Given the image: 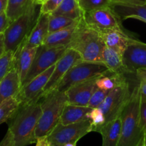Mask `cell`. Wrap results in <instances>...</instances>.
I'll return each mask as SVG.
<instances>
[{"mask_svg": "<svg viewBox=\"0 0 146 146\" xmlns=\"http://www.w3.org/2000/svg\"><path fill=\"white\" fill-rule=\"evenodd\" d=\"M104 46L105 44L99 32L87 25L84 17H81L67 48L76 51L83 61L104 64L102 54Z\"/></svg>", "mask_w": 146, "mask_h": 146, "instance_id": "cell-2", "label": "cell"}, {"mask_svg": "<svg viewBox=\"0 0 146 146\" xmlns=\"http://www.w3.org/2000/svg\"><path fill=\"white\" fill-rule=\"evenodd\" d=\"M103 62L113 74H128L123 64V55L105 45L103 50Z\"/></svg>", "mask_w": 146, "mask_h": 146, "instance_id": "cell-23", "label": "cell"}, {"mask_svg": "<svg viewBox=\"0 0 146 146\" xmlns=\"http://www.w3.org/2000/svg\"><path fill=\"white\" fill-rule=\"evenodd\" d=\"M41 112L38 101L20 104L9 124V130L14 136V146H27L36 143L35 131Z\"/></svg>", "mask_w": 146, "mask_h": 146, "instance_id": "cell-1", "label": "cell"}, {"mask_svg": "<svg viewBox=\"0 0 146 146\" xmlns=\"http://www.w3.org/2000/svg\"><path fill=\"white\" fill-rule=\"evenodd\" d=\"M98 133L102 135V146H118L121 134V116L106 123Z\"/></svg>", "mask_w": 146, "mask_h": 146, "instance_id": "cell-21", "label": "cell"}, {"mask_svg": "<svg viewBox=\"0 0 146 146\" xmlns=\"http://www.w3.org/2000/svg\"><path fill=\"white\" fill-rule=\"evenodd\" d=\"M108 73L111 72L104 64L82 61L68 70L56 89L61 92H66L76 84L98 78Z\"/></svg>", "mask_w": 146, "mask_h": 146, "instance_id": "cell-6", "label": "cell"}, {"mask_svg": "<svg viewBox=\"0 0 146 146\" xmlns=\"http://www.w3.org/2000/svg\"><path fill=\"white\" fill-rule=\"evenodd\" d=\"M75 20L60 15L48 14V34L71 25Z\"/></svg>", "mask_w": 146, "mask_h": 146, "instance_id": "cell-27", "label": "cell"}, {"mask_svg": "<svg viewBox=\"0 0 146 146\" xmlns=\"http://www.w3.org/2000/svg\"><path fill=\"white\" fill-rule=\"evenodd\" d=\"M51 146H63V145H51Z\"/></svg>", "mask_w": 146, "mask_h": 146, "instance_id": "cell-47", "label": "cell"}, {"mask_svg": "<svg viewBox=\"0 0 146 146\" xmlns=\"http://www.w3.org/2000/svg\"><path fill=\"white\" fill-rule=\"evenodd\" d=\"M11 24V21L7 17L6 11L0 14V34H3Z\"/></svg>", "mask_w": 146, "mask_h": 146, "instance_id": "cell-35", "label": "cell"}, {"mask_svg": "<svg viewBox=\"0 0 146 146\" xmlns=\"http://www.w3.org/2000/svg\"><path fill=\"white\" fill-rule=\"evenodd\" d=\"M110 7L121 21L132 18L146 23V4H132L111 2Z\"/></svg>", "mask_w": 146, "mask_h": 146, "instance_id": "cell-17", "label": "cell"}, {"mask_svg": "<svg viewBox=\"0 0 146 146\" xmlns=\"http://www.w3.org/2000/svg\"><path fill=\"white\" fill-rule=\"evenodd\" d=\"M84 13V11L81 8L77 0H64L57 9L51 14L64 16L71 19L77 20L83 17Z\"/></svg>", "mask_w": 146, "mask_h": 146, "instance_id": "cell-24", "label": "cell"}, {"mask_svg": "<svg viewBox=\"0 0 146 146\" xmlns=\"http://www.w3.org/2000/svg\"><path fill=\"white\" fill-rule=\"evenodd\" d=\"M64 0H46L41 4L40 13L50 14L57 9Z\"/></svg>", "mask_w": 146, "mask_h": 146, "instance_id": "cell-33", "label": "cell"}, {"mask_svg": "<svg viewBox=\"0 0 146 146\" xmlns=\"http://www.w3.org/2000/svg\"><path fill=\"white\" fill-rule=\"evenodd\" d=\"M91 109L88 106L66 104L63 110L60 123L63 125H68L88 119V114Z\"/></svg>", "mask_w": 146, "mask_h": 146, "instance_id": "cell-22", "label": "cell"}, {"mask_svg": "<svg viewBox=\"0 0 146 146\" xmlns=\"http://www.w3.org/2000/svg\"><path fill=\"white\" fill-rule=\"evenodd\" d=\"M141 125L144 134L146 133V96L141 94Z\"/></svg>", "mask_w": 146, "mask_h": 146, "instance_id": "cell-34", "label": "cell"}, {"mask_svg": "<svg viewBox=\"0 0 146 146\" xmlns=\"http://www.w3.org/2000/svg\"><path fill=\"white\" fill-rule=\"evenodd\" d=\"M128 74H135L137 69L146 68V44L134 38L123 55Z\"/></svg>", "mask_w": 146, "mask_h": 146, "instance_id": "cell-13", "label": "cell"}, {"mask_svg": "<svg viewBox=\"0 0 146 146\" xmlns=\"http://www.w3.org/2000/svg\"><path fill=\"white\" fill-rule=\"evenodd\" d=\"M34 3L26 13L11 22L4 32L6 51H11L15 54L20 46L25 41L35 25L40 12H37V7Z\"/></svg>", "mask_w": 146, "mask_h": 146, "instance_id": "cell-5", "label": "cell"}, {"mask_svg": "<svg viewBox=\"0 0 146 146\" xmlns=\"http://www.w3.org/2000/svg\"><path fill=\"white\" fill-rule=\"evenodd\" d=\"M21 88V81L15 67L0 82V104L11 97H16Z\"/></svg>", "mask_w": 146, "mask_h": 146, "instance_id": "cell-19", "label": "cell"}, {"mask_svg": "<svg viewBox=\"0 0 146 146\" xmlns=\"http://www.w3.org/2000/svg\"><path fill=\"white\" fill-rule=\"evenodd\" d=\"M55 65L50 67L48 69L36 76L27 84L21 87L17 98L21 104H27L39 101L41 98V94L44 87L48 83L54 68Z\"/></svg>", "mask_w": 146, "mask_h": 146, "instance_id": "cell-12", "label": "cell"}, {"mask_svg": "<svg viewBox=\"0 0 146 146\" xmlns=\"http://www.w3.org/2000/svg\"><path fill=\"white\" fill-rule=\"evenodd\" d=\"M36 146H51V145L49 141H48V138L46 136L38 138L36 143Z\"/></svg>", "mask_w": 146, "mask_h": 146, "instance_id": "cell-39", "label": "cell"}, {"mask_svg": "<svg viewBox=\"0 0 146 146\" xmlns=\"http://www.w3.org/2000/svg\"><path fill=\"white\" fill-rule=\"evenodd\" d=\"M80 7L84 11H88L97 9L110 7L111 0H79Z\"/></svg>", "mask_w": 146, "mask_h": 146, "instance_id": "cell-31", "label": "cell"}, {"mask_svg": "<svg viewBox=\"0 0 146 146\" xmlns=\"http://www.w3.org/2000/svg\"><path fill=\"white\" fill-rule=\"evenodd\" d=\"M92 131L93 125L90 119L68 125H63L58 123L47 138L51 145L76 144L81 138Z\"/></svg>", "mask_w": 146, "mask_h": 146, "instance_id": "cell-8", "label": "cell"}, {"mask_svg": "<svg viewBox=\"0 0 146 146\" xmlns=\"http://www.w3.org/2000/svg\"><path fill=\"white\" fill-rule=\"evenodd\" d=\"M136 146H144V137L140 141V142L138 143Z\"/></svg>", "mask_w": 146, "mask_h": 146, "instance_id": "cell-43", "label": "cell"}, {"mask_svg": "<svg viewBox=\"0 0 146 146\" xmlns=\"http://www.w3.org/2000/svg\"><path fill=\"white\" fill-rule=\"evenodd\" d=\"M66 50L67 47L66 46L48 47L44 45L40 46L37 49L32 65L21 84V87L28 84L36 76L55 65Z\"/></svg>", "mask_w": 146, "mask_h": 146, "instance_id": "cell-9", "label": "cell"}, {"mask_svg": "<svg viewBox=\"0 0 146 146\" xmlns=\"http://www.w3.org/2000/svg\"><path fill=\"white\" fill-rule=\"evenodd\" d=\"M82 61L83 59L81 55L76 51L72 48H67L63 56L56 64L55 68L41 93V98L56 89L57 86L66 74L68 70L74 65Z\"/></svg>", "mask_w": 146, "mask_h": 146, "instance_id": "cell-11", "label": "cell"}, {"mask_svg": "<svg viewBox=\"0 0 146 146\" xmlns=\"http://www.w3.org/2000/svg\"><path fill=\"white\" fill-rule=\"evenodd\" d=\"M98 78L76 84L68 88L65 92L67 97V104L88 106L93 94L97 88L96 80Z\"/></svg>", "mask_w": 146, "mask_h": 146, "instance_id": "cell-14", "label": "cell"}, {"mask_svg": "<svg viewBox=\"0 0 146 146\" xmlns=\"http://www.w3.org/2000/svg\"><path fill=\"white\" fill-rule=\"evenodd\" d=\"M108 92L109 91H104V90L97 88L88 102V107L91 108H98L106 99Z\"/></svg>", "mask_w": 146, "mask_h": 146, "instance_id": "cell-32", "label": "cell"}, {"mask_svg": "<svg viewBox=\"0 0 146 146\" xmlns=\"http://www.w3.org/2000/svg\"><path fill=\"white\" fill-rule=\"evenodd\" d=\"M63 146H76V144H74V143H67L64 145Z\"/></svg>", "mask_w": 146, "mask_h": 146, "instance_id": "cell-44", "label": "cell"}, {"mask_svg": "<svg viewBox=\"0 0 146 146\" xmlns=\"http://www.w3.org/2000/svg\"><path fill=\"white\" fill-rule=\"evenodd\" d=\"M0 146H14V140L13 134L8 129L7 133L0 142Z\"/></svg>", "mask_w": 146, "mask_h": 146, "instance_id": "cell-36", "label": "cell"}, {"mask_svg": "<svg viewBox=\"0 0 146 146\" xmlns=\"http://www.w3.org/2000/svg\"><path fill=\"white\" fill-rule=\"evenodd\" d=\"M36 0H8L6 14L11 22L27 12Z\"/></svg>", "mask_w": 146, "mask_h": 146, "instance_id": "cell-25", "label": "cell"}, {"mask_svg": "<svg viewBox=\"0 0 146 146\" xmlns=\"http://www.w3.org/2000/svg\"><path fill=\"white\" fill-rule=\"evenodd\" d=\"M14 54L13 51H5L0 58V82L14 67Z\"/></svg>", "mask_w": 146, "mask_h": 146, "instance_id": "cell-29", "label": "cell"}, {"mask_svg": "<svg viewBox=\"0 0 146 146\" xmlns=\"http://www.w3.org/2000/svg\"><path fill=\"white\" fill-rule=\"evenodd\" d=\"M135 74L139 83H146V68H138Z\"/></svg>", "mask_w": 146, "mask_h": 146, "instance_id": "cell-37", "label": "cell"}, {"mask_svg": "<svg viewBox=\"0 0 146 146\" xmlns=\"http://www.w3.org/2000/svg\"><path fill=\"white\" fill-rule=\"evenodd\" d=\"M83 17L87 25L98 32L106 29H123L122 21L111 7L84 11Z\"/></svg>", "mask_w": 146, "mask_h": 146, "instance_id": "cell-10", "label": "cell"}, {"mask_svg": "<svg viewBox=\"0 0 146 146\" xmlns=\"http://www.w3.org/2000/svg\"><path fill=\"white\" fill-rule=\"evenodd\" d=\"M5 44H4V33L0 34V58L5 53Z\"/></svg>", "mask_w": 146, "mask_h": 146, "instance_id": "cell-40", "label": "cell"}, {"mask_svg": "<svg viewBox=\"0 0 146 146\" xmlns=\"http://www.w3.org/2000/svg\"><path fill=\"white\" fill-rule=\"evenodd\" d=\"M43 98L44 100L41 102L42 112L35 131L36 140L48 136L52 132L60 123L63 110L67 104L66 93L56 89L51 91Z\"/></svg>", "mask_w": 146, "mask_h": 146, "instance_id": "cell-4", "label": "cell"}, {"mask_svg": "<svg viewBox=\"0 0 146 146\" xmlns=\"http://www.w3.org/2000/svg\"><path fill=\"white\" fill-rule=\"evenodd\" d=\"M144 146H146V133L144 134Z\"/></svg>", "mask_w": 146, "mask_h": 146, "instance_id": "cell-45", "label": "cell"}, {"mask_svg": "<svg viewBox=\"0 0 146 146\" xmlns=\"http://www.w3.org/2000/svg\"><path fill=\"white\" fill-rule=\"evenodd\" d=\"M17 97H11L0 104V125L9 121L20 106Z\"/></svg>", "mask_w": 146, "mask_h": 146, "instance_id": "cell-26", "label": "cell"}, {"mask_svg": "<svg viewBox=\"0 0 146 146\" xmlns=\"http://www.w3.org/2000/svg\"><path fill=\"white\" fill-rule=\"evenodd\" d=\"M80 19L75 20L71 25L68 26L62 29L49 33L44 40L42 45L48 47H67V46L71 41L73 34H74L77 26H78Z\"/></svg>", "mask_w": 146, "mask_h": 146, "instance_id": "cell-20", "label": "cell"}, {"mask_svg": "<svg viewBox=\"0 0 146 146\" xmlns=\"http://www.w3.org/2000/svg\"><path fill=\"white\" fill-rule=\"evenodd\" d=\"M141 91L135 86L121 114V134L118 146H136L144 137L141 125Z\"/></svg>", "mask_w": 146, "mask_h": 146, "instance_id": "cell-3", "label": "cell"}, {"mask_svg": "<svg viewBox=\"0 0 146 146\" xmlns=\"http://www.w3.org/2000/svg\"><path fill=\"white\" fill-rule=\"evenodd\" d=\"M129 83L123 74H120L117 85L109 91L106 98L98 108L106 117V123L121 116L131 95Z\"/></svg>", "mask_w": 146, "mask_h": 146, "instance_id": "cell-7", "label": "cell"}, {"mask_svg": "<svg viewBox=\"0 0 146 146\" xmlns=\"http://www.w3.org/2000/svg\"><path fill=\"white\" fill-rule=\"evenodd\" d=\"M36 2L38 4H40V5H41V0H36Z\"/></svg>", "mask_w": 146, "mask_h": 146, "instance_id": "cell-46", "label": "cell"}, {"mask_svg": "<svg viewBox=\"0 0 146 146\" xmlns=\"http://www.w3.org/2000/svg\"><path fill=\"white\" fill-rule=\"evenodd\" d=\"M38 47H29L21 44L14 55V67L19 75L21 84L25 79L36 54Z\"/></svg>", "mask_w": 146, "mask_h": 146, "instance_id": "cell-16", "label": "cell"}, {"mask_svg": "<svg viewBox=\"0 0 146 146\" xmlns=\"http://www.w3.org/2000/svg\"><path fill=\"white\" fill-rule=\"evenodd\" d=\"M48 34V14L40 13L35 25L23 44L29 47H39Z\"/></svg>", "mask_w": 146, "mask_h": 146, "instance_id": "cell-18", "label": "cell"}, {"mask_svg": "<svg viewBox=\"0 0 146 146\" xmlns=\"http://www.w3.org/2000/svg\"><path fill=\"white\" fill-rule=\"evenodd\" d=\"M140 88H141V94L146 96V83H140Z\"/></svg>", "mask_w": 146, "mask_h": 146, "instance_id": "cell-42", "label": "cell"}, {"mask_svg": "<svg viewBox=\"0 0 146 146\" xmlns=\"http://www.w3.org/2000/svg\"><path fill=\"white\" fill-rule=\"evenodd\" d=\"M121 74L108 73L98 77L96 80L97 88L104 91H111L117 85Z\"/></svg>", "mask_w": 146, "mask_h": 146, "instance_id": "cell-28", "label": "cell"}, {"mask_svg": "<svg viewBox=\"0 0 146 146\" xmlns=\"http://www.w3.org/2000/svg\"><path fill=\"white\" fill-rule=\"evenodd\" d=\"M8 0H0V14L6 11Z\"/></svg>", "mask_w": 146, "mask_h": 146, "instance_id": "cell-41", "label": "cell"}, {"mask_svg": "<svg viewBox=\"0 0 146 146\" xmlns=\"http://www.w3.org/2000/svg\"><path fill=\"white\" fill-rule=\"evenodd\" d=\"M44 1H46V0H41V4H42V3H43V2H44Z\"/></svg>", "mask_w": 146, "mask_h": 146, "instance_id": "cell-48", "label": "cell"}, {"mask_svg": "<svg viewBox=\"0 0 146 146\" xmlns=\"http://www.w3.org/2000/svg\"><path fill=\"white\" fill-rule=\"evenodd\" d=\"M111 2L125 3V4H145L146 0H111Z\"/></svg>", "mask_w": 146, "mask_h": 146, "instance_id": "cell-38", "label": "cell"}, {"mask_svg": "<svg viewBox=\"0 0 146 146\" xmlns=\"http://www.w3.org/2000/svg\"><path fill=\"white\" fill-rule=\"evenodd\" d=\"M77 1H79V0H77Z\"/></svg>", "mask_w": 146, "mask_h": 146, "instance_id": "cell-49", "label": "cell"}, {"mask_svg": "<svg viewBox=\"0 0 146 146\" xmlns=\"http://www.w3.org/2000/svg\"><path fill=\"white\" fill-rule=\"evenodd\" d=\"M106 46L113 48L121 55H123L130 43L135 38L125 33L123 29H106L99 31Z\"/></svg>", "mask_w": 146, "mask_h": 146, "instance_id": "cell-15", "label": "cell"}, {"mask_svg": "<svg viewBox=\"0 0 146 146\" xmlns=\"http://www.w3.org/2000/svg\"><path fill=\"white\" fill-rule=\"evenodd\" d=\"M88 118L91 120L93 125V131L95 132L98 133L101 127L106 123L105 115L99 108H92L88 113Z\"/></svg>", "mask_w": 146, "mask_h": 146, "instance_id": "cell-30", "label": "cell"}]
</instances>
